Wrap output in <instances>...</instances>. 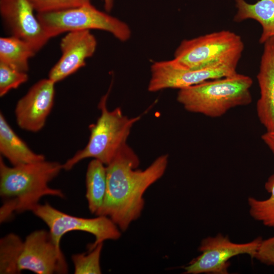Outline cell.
Masks as SVG:
<instances>
[{
  "label": "cell",
  "instance_id": "cell-1",
  "mask_svg": "<svg viewBox=\"0 0 274 274\" xmlns=\"http://www.w3.org/2000/svg\"><path fill=\"white\" fill-rule=\"evenodd\" d=\"M168 157H157L145 169H138L139 159L127 145L107 165V187L102 207L97 216L110 218L122 231L141 216L145 206L144 195L164 175Z\"/></svg>",
  "mask_w": 274,
  "mask_h": 274
},
{
  "label": "cell",
  "instance_id": "cell-2",
  "mask_svg": "<svg viewBox=\"0 0 274 274\" xmlns=\"http://www.w3.org/2000/svg\"><path fill=\"white\" fill-rule=\"evenodd\" d=\"M62 169V164L45 159L9 166L1 157V223L10 220L14 213L32 212L44 196L64 198L62 190L49 185Z\"/></svg>",
  "mask_w": 274,
  "mask_h": 274
},
{
  "label": "cell",
  "instance_id": "cell-3",
  "mask_svg": "<svg viewBox=\"0 0 274 274\" xmlns=\"http://www.w3.org/2000/svg\"><path fill=\"white\" fill-rule=\"evenodd\" d=\"M253 80L236 73L179 90L177 99L188 112L216 118L252 100Z\"/></svg>",
  "mask_w": 274,
  "mask_h": 274
},
{
  "label": "cell",
  "instance_id": "cell-4",
  "mask_svg": "<svg viewBox=\"0 0 274 274\" xmlns=\"http://www.w3.org/2000/svg\"><path fill=\"white\" fill-rule=\"evenodd\" d=\"M108 94L100 99L98 104L100 115L96 122L90 125L87 145L62 164L63 169L71 170L81 160L89 158L107 165L126 144L130 130L140 116L129 118L119 108L108 110L106 105Z\"/></svg>",
  "mask_w": 274,
  "mask_h": 274
},
{
  "label": "cell",
  "instance_id": "cell-5",
  "mask_svg": "<svg viewBox=\"0 0 274 274\" xmlns=\"http://www.w3.org/2000/svg\"><path fill=\"white\" fill-rule=\"evenodd\" d=\"M244 49L241 37L223 30L184 40L173 59L178 66L188 69L209 66L222 62H238Z\"/></svg>",
  "mask_w": 274,
  "mask_h": 274
},
{
  "label": "cell",
  "instance_id": "cell-6",
  "mask_svg": "<svg viewBox=\"0 0 274 274\" xmlns=\"http://www.w3.org/2000/svg\"><path fill=\"white\" fill-rule=\"evenodd\" d=\"M37 16L50 39L64 32L91 29L107 31L122 42L131 36L126 23L98 10L91 3L59 12L37 13Z\"/></svg>",
  "mask_w": 274,
  "mask_h": 274
},
{
  "label": "cell",
  "instance_id": "cell-7",
  "mask_svg": "<svg viewBox=\"0 0 274 274\" xmlns=\"http://www.w3.org/2000/svg\"><path fill=\"white\" fill-rule=\"evenodd\" d=\"M32 212L47 225L53 241L59 248L62 236L71 231L85 232L94 236V241L88 245V250L107 240H117L121 236L122 231L105 216L92 218L74 216L56 209L48 202L39 203Z\"/></svg>",
  "mask_w": 274,
  "mask_h": 274
},
{
  "label": "cell",
  "instance_id": "cell-8",
  "mask_svg": "<svg viewBox=\"0 0 274 274\" xmlns=\"http://www.w3.org/2000/svg\"><path fill=\"white\" fill-rule=\"evenodd\" d=\"M262 239L258 237L249 242L236 243L220 233L204 238L198 247L201 254L183 268L184 273H228L229 260L244 254L255 258Z\"/></svg>",
  "mask_w": 274,
  "mask_h": 274
},
{
  "label": "cell",
  "instance_id": "cell-9",
  "mask_svg": "<svg viewBox=\"0 0 274 274\" xmlns=\"http://www.w3.org/2000/svg\"><path fill=\"white\" fill-rule=\"evenodd\" d=\"M238 63L222 62L197 69L184 68L173 59L154 62L148 89L156 92L167 88L181 89L201 82L227 77L237 73Z\"/></svg>",
  "mask_w": 274,
  "mask_h": 274
},
{
  "label": "cell",
  "instance_id": "cell-10",
  "mask_svg": "<svg viewBox=\"0 0 274 274\" xmlns=\"http://www.w3.org/2000/svg\"><path fill=\"white\" fill-rule=\"evenodd\" d=\"M20 272L27 270L37 274L66 273L68 267L61 248L53 241L49 231H32L24 241L19 258Z\"/></svg>",
  "mask_w": 274,
  "mask_h": 274
},
{
  "label": "cell",
  "instance_id": "cell-11",
  "mask_svg": "<svg viewBox=\"0 0 274 274\" xmlns=\"http://www.w3.org/2000/svg\"><path fill=\"white\" fill-rule=\"evenodd\" d=\"M29 0H0V14L11 36L28 43L36 52L50 39Z\"/></svg>",
  "mask_w": 274,
  "mask_h": 274
},
{
  "label": "cell",
  "instance_id": "cell-12",
  "mask_svg": "<svg viewBox=\"0 0 274 274\" xmlns=\"http://www.w3.org/2000/svg\"><path fill=\"white\" fill-rule=\"evenodd\" d=\"M55 84L48 78L40 80L18 100L15 115L22 129L36 132L43 128L54 104Z\"/></svg>",
  "mask_w": 274,
  "mask_h": 274
},
{
  "label": "cell",
  "instance_id": "cell-13",
  "mask_svg": "<svg viewBox=\"0 0 274 274\" xmlns=\"http://www.w3.org/2000/svg\"><path fill=\"white\" fill-rule=\"evenodd\" d=\"M96 47V39L90 30L67 32L60 43L61 55L50 70L48 78L56 83L75 73L85 66L86 60L93 55Z\"/></svg>",
  "mask_w": 274,
  "mask_h": 274
},
{
  "label": "cell",
  "instance_id": "cell-14",
  "mask_svg": "<svg viewBox=\"0 0 274 274\" xmlns=\"http://www.w3.org/2000/svg\"><path fill=\"white\" fill-rule=\"evenodd\" d=\"M259 72L257 75L260 97L256 111L266 131L274 130V37L263 44Z\"/></svg>",
  "mask_w": 274,
  "mask_h": 274
},
{
  "label": "cell",
  "instance_id": "cell-15",
  "mask_svg": "<svg viewBox=\"0 0 274 274\" xmlns=\"http://www.w3.org/2000/svg\"><path fill=\"white\" fill-rule=\"evenodd\" d=\"M0 153L12 166L45 159L43 155L32 151L16 134L2 112L0 113Z\"/></svg>",
  "mask_w": 274,
  "mask_h": 274
},
{
  "label": "cell",
  "instance_id": "cell-16",
  "mask_svg": "<svg viewBox=\"0 0 274 274\" xmlns=\"http://www.w3.org/2000/svg\"><path fill=\"white\" fill-rule=\"evenodd\" d=\"M237 9L233 20L239 23L247 19L257 21L261 26L259 43L263 44L274 37V0H259L249 4L245 0H234Z\"/></svg>",
  "mask_w": 274,
  "mask_h": 274
},
{
  "label": "cell",
  "instance_id": "cell-17",
  "mask_svg": "<svg viewBox=\"0 0 274 274\" xmlns=\"http://www.w3.org/2000/svg\"><path fill=\"white\" fill-rule=\"evenodd\" d=\"M107 187L106 165L100 161L93 159L87 168L85 196L90 212L96 216L102 207Z\"/></svg>",
  "mask_w": 274,
  "mask_h": 274
},
{
  "label": "cell",
  "instance_id": "cell-18",
  "mask_svg": "<svg viewBox=\"0 0 274 274\" xmlns=\"http://www.w3.org/2000/svg\"><path fill=\"white\" fill-rule=\"evenodd\" d=\"M37 52L27 42L11 36L0 38V62L17 70L27 72L29 60Z\"/></svg>",
  "mask_w": 274,
  "mask_h": 274
},
{
  "label": "cell",
  "instance_id": "cell-19",
  "mask_svg": "<svg viewBox=\"0 0 274 274\" xmlns=\"http://www.w3.org/2000/svg\"><path fill=\"white\" fill-rule=\"evenodd\" d=\"M24 246V241L14 233L0 239V273H20L18 263Z\"/></svg>",
  "mask_w": 274,
  "mask_h": 274
},
{
  "label": "cell",
  "instance_id": "cell-20",
  "mask_svg": "<svg viewBox=\"0 0 274 274\" xmlns=\"http://www.w3.org/2000/svg\"><path fill=\"white\" fill-rule=\"evenodd\" d=\"M264 188L270 194L269 197L263 200L248 198L249 213L255 220L274 229V174L268 178Z\"/></svg>",
  "mask_w": 274,
  "mask_h": 274
},
{
  "label": "cell",
  "instance_id": "cell-21",
  "mask_svg": "<svg viewBox=\"0 0 274 274\" xmlns=\"http://www.w3.org/2000/svg\"><path fill=\"white\" fill-rule=\"evenodd\" d=\"M104 243H100L86 252L74 254L72 260L75 274H100V255Z\"/></svg>",
  "mask_w": 274,
  "mask_h": 274
},
{
  "label": "cell",
  "instance_id": "cell-22",
  "mask_svg": "<svg viewBox=\"0 0 274 274\" xmlns=\"http://www.w3.org/2000/svg\"><path fill=\"white\" fill-rule=\"evenodd\" d=\"M28 76L0 62V96L2 97L12 89H16L27 82Z\"/></svg>",
  "mask_w": 274,
  "mask_h": 274
},
{
  "label": "cell",
  "instance_id": "cell-23",
  "mask_svg": "<svg viewBox=\"0 0 274 274\" xmlns=\"http://www.w3.org/2000/svg\"><path fill=\"white\" fill-rule=\"evenodd\" d=\"M37 13H51L79 7L91 0H29Z\"/></svg>",
  "mask_w": 274,
  "mask_h": 274
},
{
  "label": "cell",
  "instance_id": "cell-24",
  "mask_svg": "<svg viewBox=\"0 0 274 274\" xmlns=\"http://www.w3.org/2000/svg\"><path fill=\"white\" fill-rule=\"evenodd\" d=\"M255 258L263 264L274 265V235L262 239Z\"/></svg>",
  "mask_w": 274,
  "mask_h": 274
},
{
  "label": "cell",
  "instance_id": "cell-25",
  "mask_svg": "<svg viewBox=\"0 0 274 274\" xmlns=\"http://www.w3.org/2000/svg\"><path fill=\"white\" fill-rule=\"evenodd\" d=\"M261 139L274 155V130L266 131L262 135Z\"/></svg>",
  "mask_w": 274,
  "mask_h": 274
},
{
  "label": "cell",
  "instance_id": "cell-26",
  "mask_svg": "<svg viewBox=\"0 0 274 274\" xmlns=\"http://www.w3.org/2000/svg\"><path fill=\"white\" fill-rule=\"evenodd\" d=\"M104 3L106 11L110 12L114 6V0H104Z\"/></svg>",
  "mask_w": 274,
  "mask_h": 274
}]
</instances>
